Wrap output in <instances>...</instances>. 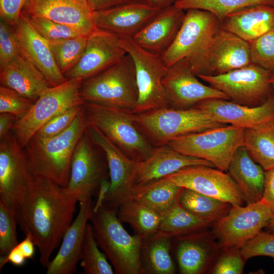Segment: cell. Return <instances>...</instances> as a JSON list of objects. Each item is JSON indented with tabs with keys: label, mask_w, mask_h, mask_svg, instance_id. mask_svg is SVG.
I'll return each mask as SVG.
<instances>
[{
	"label": "cell",
	"mask_w": 274,
	"mask_h": 274,
	"mask_svg": "<svg viewBox=\"0 0 274 274\" xmlns=\"http://www.w3.org/2000/svg\"><path fill=\"white\" fill-rule=\"evenodd\" d=\"M222 28L221 21L212 13L200 9L186 11L184 20L172 45L162 55L166 66L194 57Z\"/></svg>",
	"instance_id": "15"
},
{
	"label": "cell",
	"mask_w": 274,
	"mask_h": 274,
	"mask_svg": "<svg viewBox=\"0 0 274 274\" xmlns=\"http://www.w3.org/2000/svg\"><path fill=\"white\" fill-rule=\"evenodd\" d=\"M179 202L188 212L212 224L225 216L232 207L228 202L184 188Z\"/></svg>",
	"instance_id": "35"
},
{
	"label": "cell",
	"mask_w": 274,
	"mask_h": 274,
	"mask_svg": "<svg viewBox=\"0 0 274 274\" xmlns=\"http://www.w3.org/2000/svg\"><path fill=\"white\" fill-rule=\"evenodd\" d=\"M188 62L197 77L221 75L252 63L249 43L222 27Z\"/></svg>",
	"instance_id": "9"
},
{
	"label": "cell",
	"mask_w": 274,
	"mask_h": 274,
	"mask_svg": "<svg viewBox=\"0 0 274 274\" xmlns=\"http://www.w3.org/2000/svg\"><path fill=\"white\" fill-rule=\"evenodd\" d=\"M211 224L185 210L178 201L161 215L158 230L174 237L204 230Z\"/></svg>",
	"instance_id": "36"
},
{
	"label": "cell",
	"mask_w": 274,
	"mask_h": 274,
	"mask_svg": "<svg viewBox=\"0 0 274 274\" xmlns=\"http://www.w3.org/2000/svg\"><path fill=\"white\" fill-rule=\"evenodd\" d=\"M11 27L19 53L41 72L51 86L67 80L57 65L48 41L36 30L22 12L18 22Z\"/></svg>",
	"instance_id": "21"
},
{
	"label": "cell",
	"mask_w": 274,
	"mask_h": 274,
	"mask_svg": "<svg viewBox=\"0 0 274 274\" xmlns=\"http://www.w3.org/2000/svg\"><path fill=\"white\" fill-rule=\"evenodd\" d=\"M211 270L213 274H241L243 273L245 260L240 249L225 248Z\"/></svg>",
	"instance_id": "46"
},
{
	"label": "cell",
	"mask_w": 274,
	"mask_h": 274,
	"mask_svg": "<svg viewBox=\"0 0 274 274\" xmlns=\"http://www.w3.org/2000/svg\"><path fill=\"white\" fill-rule=\"evenodd\" d=\"M273 217L272 210L262 200L246 206H232L225 216L214 223V235L223 249H240Z\"/></svg>",
	"instance_id": "13"
},
{
	"label": "cell",
	"mask_w": 274,
	"mask_h": 274,
	"mask_svg": "<svg viewBox=\"0 0 274 274\" xmlns=\"http://www.w3.org/2000/svg\"><path fill=\"white\" fill-rule=\"evenodd\" d=\"M87 40L88 37L81 36L48 41L57 65L63 75L79 61L85 50Z\"/></svg>",
	"instance_id": "38"
},
{
	"label": "cell",
	"mask_w": 274,
	"mask_h": 274,
	"mask_svg": "<svg viewBox=\"0 0 274 274\" xmlns=\"http://www.w3.org/2000/svg\"><path fill=\"white\" fill-rule=\"evenodd\" d=\"M130 117L154 147L166 145L181 136L226 125L196 107L186 109L163 108L130 113Z\"/></svg>",
	"instance_id": "5"
},
{
	"label": "cell",
	"mask_w": 274,
	"mask_h": 274,
	"mask_svg": "<svg viewBox=\"0 0 274 274\" xmlns=\"http://www.w3.org/2000/svg\"><path fill=\"white\" fill-rule=\"evenodd\" d=\"M83 108L88 125L98 128L122 152L139 162L147 159L154 147L139 129L130 113L85 102Z\"/></svg>",
	"instance_id": "6"
},
{
	"label": "cell",
	"mask_w": 274,
	"mask_h": 274,
	"mask_svg": "<svg viewBox=\"0 0 274 274\" xmlns=\"http://www.w3.org/2000/svg\"><path fill=\"white\" fill-rule=\"evenodd\" d=\"M268 232L274 234V217L270 221L269 223L266 226Z\"/></svg>",
	"instance_id": "55"
},
{
	"label": "cell",
	"mask_w": 274,
	"mask_h": 274,
	"mask_svg": "<svg viewBox=\"0 0 274 274\" xmlns=\"http://www.w3.org/2000/svg\"><path fill=\"white\" fill-rule=\"evenodd\" d=\"M258 5L274 6V0H176L174 4L184 11L195 9L210 12L220 21L239 10Z\"/></svg>",
	"instance_id": "37"
},
{
	"label": "cell",
	"mask_w": 274,
	"mask_h": 274,
	"mask_svg": "<svg viewBox=\"0 0 274 274\" xmlns=\"http://www.w3.org/2000/svg\"><path fill=\"white\" fill-rule=\"evenodd\" d=\"M176 243V258L182 274L204 273L219 246L204 230L174 236Z\"/></svg>",
	"instance_id": "26"
},
{
	"label": "cell",
	"mask_w": 274,
	"mask_h": 274,
	"mask_svg": "<svg viewBox=\"0 0 274 274\" xmlns=\"http://www.w3.org/2000/svg\"><path fill=\"white\" fill-rule=\"evenodd\" d=\"M261 200L274 213V168L264 172V192Z\"/></svg>",
	"instance_id": "49"
},
{
	"label": "cell",
	"mask_w": 274,
	"mask_h": 274,
	"mask_svg": "<svg viewBox=\"0 0 274 274\" xmlns=\"http://www.w3.org/2000/svg\"><path fill=\"white\" fill-rule=\"evenodd\" d=\"M160 10L174 5L176 0H138Z\"/></svg>",
	"instance_id": "54"
},
{
	"label": "cell",
	"mask_w": 274,
	"mask_h": 274,
	"mask_svg": "<svg viewBox=\"0 0 274 274\" xmlns=\"http://www.w3.org/2000/svg\"><path fill=\"white\" fill-rule=\"evenodd\" d=\"M83 79H68L47 88L33 103L28 113L17 120L11 130L24 148L36 133L56 115L85 101L80 92Z\"/></svg>",
	"instance_id": "8"
},
{
	"label": "cell",
	"mask_w": 274,
	"mask_h": 274,
	"mask_svg": "<svg viewBox=\"0 0 274 274\" xmlns=\"http://www.w3.org/2000/svg\"><path fill=\"white\" fill-rule=\"evenodd\" d=\"M94 145L86 129L72 156L70 179L64 188L78 202L92 198L97 194L101 181L108 179V162L103 161Z\"/></svg>",
	"instance_id": "14"
},
{
	"label": "cell",
	"mask_w": 274,
	"mask_h": 274,
	"mask_svg": "<svg viewBox=\"0 0 274 274\" xmlns=\"http://www.w3.org/2000/svg\"><path fill=\"white\" fill-rule=\"evenodd\" d=\"M166 177L182 188L224 201L232 206H243L246 203L238 187L229 175L213 167L187 166Z\"/></svg>",
	"instance_id": "17"
},
{
	"label": "cell",
	"mask_w": 274,
	"mask_h": 274,
	"mask_svg": "<svg viewBox=\"0 0 274 274\" xmlns=\"http://www.w3.org/2000/svg\"><path fill=\"white\" fill-rule=\"evenodd\" d=\"M32 178L24 148L11 131L0 139V202L17 218Z\"/></svg>",
	"instance_id": "12"
},
{
	"label": "cell",
	"mask_w": 274,
	"mask_h": 274,
	"mask_svg": "<svg viewBox=\"0 0 274 274\" xmlns=\"http://www.w3.org/2000/svg\"><path fill=\"white\" fill-rule=\"evenodd\" d=\"M116 213L121 222L129 224L135 234L143 237L159 230L161 215L134 198L123 202Z\"/></svg>",
	"instance_id": "34"
},
{
	"label": "cell",
	"mask_w": 274,
	"mask_h": 274,
	"mask_svg": "<svg viewBox=\"0 0 274 274\" xmlns=\"http://www.w3.org/2000/svg\"><path fill=\"white\" fill-rule=\"evenodd\" d=\"M16 215L0 202V255L6 256L18 244Z\"/></svg>",
	"instance_id": "42"
},
{
	"label": "cell",
	"mask_w": 274,
	"mask_h": 274,
	"mask_svg": "<svg viewBox=\"0 0 274 274\" xmlns=\"http://www.w3.org/2000/svg\"><path fill=\"white\" fill-rule=\"evenodd\" d=\"M270 83L274 91V72L271 73L270 78Z\"/></svg>",
	"instance_id": "56"
},
{
	"label": "cell",
	"mask_w": 274,
	"mask_h": 274,
	"mask_svg": "<svg viewBox=\"0 0 274 274\" xmlns=\"http://www.w3.org/2000/svg\"><path fill=\"white\" fill-rule=\"evenodd\" d=\"M222 27L249 43L274 27V6L258 5L243 8L226 16Z\"/></svg>",
	"instance_id": "29"
},
{
	"label": "cell",
	"mask_w": 274,
	"mask_h": 274,
	"mask_svg": "<svg viewBox=\"0 0 274 274\" xmlns=\"http://www.w3.org/2000/svg\"><path fill=\"white\" fill-rule=\"evenodd\" d=\"M244 146L265 171L274 168V117L256 127L245 129Z\"/></svg>",
	"instance_id": "33"
},
{
	"label": "cell",
	"mask_w": 274,
	"mask_h": 274,
	"mask_svg": "<svg viewBox=\"0 0 274 274\" xmlns=\"http://www.w3.org/2000/svg\"><path fill=\"white\" fill-rule=\"evenodd\" d=\"M80 92L85 102L132 113L138 101V90L131 56L127 54L108 68L83 80Z\"/></svg>",
	"instance_id": "3"
},
{
	"label": "cell",
	"mask_w": 274,
	"mask_h": 274,
	"mask_svg": "<svg viewBox=\"0 0 274 274\" xmlns=\"http://www.w3.org/2000/svg\"><path fill=\"white\" fill-rule=\"evenodd\" d=\"M182 189V187L165 177L145 184L134 185L130 198L162 215L179 201Z\"/></svg>",
	"instance_id": "32"
},
{
	"label": "cell",
	"mask_w": 274,
	"mask_h": 274,
	"mask_svg": "<svg viewBox=\"0 0 274 274\" xmlns=\"http://www.w3.org/2000/svg\"><path fill=\"white\" fill-rule=\"evenodd\" d=\"M252 63L274 72V27L248 43Z\"/></svg>",
	"instance_id": "40"
},
{
	"label": "cell",
	"mask_w": 274,
	"mask_h": 274,
	"mask_svg": "<svg viewBox=\"0 0 274 274\" xmlns=\"http://www.w3.org/2000/svg\"><path fill=\"white\" fill-rule=\"evenodd\" d=\"M83 106L71 107L56 115L44 125L34 136L48 139L62 133L72 124Z\"/></svg>",
	"instance_id": "44"
},
{
	"label": "cell",
	"mask_w": 274,
	"mask_h": 274,
	"mask_svg": "<svg viewBox=\"0 0 274 274\" xmlns=\"http://www.w3.org/2000/svg\"><path fill=\"white\" fill-rule=\"evenodd\" d=\"M18 53L17 41L12 27L1 19L0 67L7 64Z\"/></svg>",
	"instance_id": "47"
},
{
	"label": "cell",
	"mask_w": 274,
	"mask_h": 274,
	"mask_svg": "<svg viewBox=\"0 0 274 274\" xmlns=\"http://www.w3.org/2000/svg\"><path fill=\"white\" fill-rule=\"evenodd\" d=\"M173 237L159 230L143 238L140 261L142 274H174L170 250Z\"/></svg>",
	"instance_id": "31"
},
{
	"label": "cell",
	"mask_w": 274,
	"mask_h": 274,
	"mask_svg": "<svg viewBox=\"0 0 274 274\" xmlns=\"http://www.w3.org/2000/svg\"><path fill=\"white\" fill-rule=\"evenodd\" d=\"M26 259L17 245L6 256H0V269L1 270L5 264L9 262L15 266H22Z\"/></svg>",
	"instance_id": "50"
},
{
	"label": "cell",
	"mask_w": 274,
	"mask_h": 274,
	"mask_svg": "<svg viewBox=\"0 0 274 274\" xmlns=\"http://www.w3.org/2000/svg\"><path fill=\"white\" fill-rule=\"evenodd\" d=\"M273 260H274V258H273Z\"/></svg>",
	"instance_id": "57"
},
{
	"label": "cell",
	"mask_w": 274,
	"mask_h": 274,
	"mask_svg": "<svg viewBox=\"0 0 274 274\" xmlns=\"http://www.w3.org/2000/svg\"><path fill=\"white\" fill-rule=\"evenodd\" d=\"M16 121V117L12 114L0 113V139L11 131Z\"/></svg>",
	"instance_id": "51"
},
{
	"label": "cell",
	"mask_w": 274,
	"mask_h": 274,
	"mask_svg": "<svg viewBox=\"0 0 274 274\" xmlns=\"http://www.w3.org/2000/svg\"><path fill=\"white\" fill-rule=\"evenodd\" d=\"M92 142L100 148L107 159L110 185L103 204L117 211L131 196L137 162L127 157L96 127L88 125Z\"/></svg>",
	"instance_id": "16"
},
{
	"label": "cell",
	"mask_w": 274,
	"mask_h": 274,
	"mask_svg": "<svg viewBox=\"0 0 274 274\" xmlns=\"http://www.w3.org/2000/svg\"><path fill=\"white\" fill-rule=\"evenodd\" d=\"M1 86L11 89L35 102L49 87L41 72L19 53L0 67Z\"/></svg>",
	"instance_id": "28"
},
{
	"label": "cell",
	"mask_w": 274,
	"mask_h": 274,
	"mask_svg": "<svg viewBox=\"0 0 274 274\" xmlns=\"http://www.w3.org/2000/svg\"><path fill=\"white\" fill-rule=\"evenodd\" d=\"M161 10L138 0L96 11L98 29L120 38H133Z\"/></svg>",
	"instance_id": "22"
},
{
	"label": "cell",
	"mask_w": 274,
	"mask_h": 274,
	"mask_svg": "<svg viewBox=\"0 0 274 274\" xmlns=\"http://www.w3.org/2000/svg\"><path fill=\"white\" fill-rule=\"evenodd\" d=\"M18 247L26 259L32 258L35 253V243L29 235L18 244Z\"/></svg>",
	"instance_id": "53"
},
{
	"label": "cell",
	"mask_w": 274,
	"mask_h": 274,
	"mask_svg": "<svg viewBox=\"0 0 274 274\" xmlns=\"http://www.w3.org/2000/svg\"><path fill=\"white\" fill-rule=\"evenodd\" d=\"M120 39L122 46L131 56L135 65L138 98L132 113L170 107L162 83L166 67L161 56L142 49L133 38Z\"/></svg>",
	"instance_id": "10"
},
{
	"label": "cell",
	"mask_w": 274,
	"mask_h": 274,
	"mask_svg": "<svg viewBox=\"0 0 274 274\" xmlns=\"http://www.w3.org/2000/svg\"><path fill=\"white\" fill-rule=\"evenodd\" d=\"M88 126L83 106L72 124L62 133L48 139L33 135L24 148L31 176L66 187L74 151Z\"/></svg>",
	"instance_id": "2"
},
{
	"label": "cell",
	"mask_w": 274,
	"mask_h": 274,
	"mask_svg": "<svg viewBox=\"0 0 274 274\" xmlns=\"http://www.w3.org/2000/svg\"><path fill=\"white\" fill-rule=\"evenodd\" d=\"M227 172L238 187L246 204L261 200L265 170L254 161L244 146L236 151Z\"/></svg>",
	"instance_id": "30"
},
{
	"label": "cell",
	"mask_w": 274,
	"mask_h": 274,
	"mask_svg": "<svg viewBox=\"0 0 274 274\" xmlns=\"http://www.w3.org/2000/svg\"><path fill=\"white\" fill-rule=\"evenodd\" d=\"M33 103L15 91L1 86L0 113L12 114L18 120L28 113Z\"/></svg>",
	"instance_id": "43"
},
{
	"label": "cell",
	"mask_w": 274,
	"mask_h": 274,
	"mask_svg": "<svg viewBox=\"0 0 274 274\" xmlns=\"http://www.w3.org/2000/svg\"><path fill=\"white\" fill-rule=\"evenodd\" d=\"M77 202L64 187L51 180L33 177L17 222L38 248L40 262L43 267L49 264L51 255L72 223Z\"/></svg>",
	"instance_id": "1"
},
{
	"label": "cell",
	"mask_w": 274,
	"mask_h": 274,
	"mask_svg": "<svg viewBox=\"0 0 274 274\" xmlns=\"http://www.w3.org/2000/svg\"><path fill=\"white\" fill-rule=\"evenodd\" d=\"M94 236L93 227L88 223L85 233L81 257V266L85 274H113L106 254L100 252Z\"/></svg>",
	"instance_id": "39"
},
{
	"label": "cell",
	"mask_w": 274,
	"mask_h": 274,
	"mask_svg": "<svg viewBox=\"0 0 274 274\" xmlns=\"http://www.w3.org/2000/svg\"><path fill=\"white\" fill-rule=\"evenodd\" d=\"M197 77L185 58L166 67L162 83L170 108L189 109L210 98L229 100L224 93L203 84Z\"/></svg>",
	"instance_id": "18"
},
{
	"label": "cell",
	"mask_w": 274,
	"mask_h": 274,
	"mask_svg": "<svg viewBox=\"0 0 274 274\" xmlns=\"http://www.w3.org/2000/svg\"><path fill=\"white\" fill-rule=\"evenodd\" d=\"M127 54L116 35L98 29L88 37L84 52L78 63L64 75L83 80L115 64Z\"/></svg>",
	"instance_id": "20"
},
{
	"label": "cell",
	"mask_w": 274,
	"mask_h": 274,
	"mask_svg": "<svg viewBox=\"0 0 274 274\" xmlns=\"http://www.w3.org/2000/svg\"><path fill=\"white\" fill-rule=\"evenodd\" d=\"M194 107L220 123L244 129L256 127L274 117L273 95L255 107L244 106L223 98L207 99Z\"/></svg>",
	"instance_id": "23"
},
{
	"label": "cell",
	"mask_w": 274,
	"mask_h": 274,
	"mask_svg": "<svg viewBox=\"0 0 274 274\" xmlns=\"http://www.w3.org/2000/svg\"><path fill=\"white\" fill-rule=\"evenodd\" d=\"M271 73L253 63L216 76L197 77L223 92L237 104L255 107L273 95L270 83Z\"/></svg>",
	"instance_id": "11"
},
{
	"label": "cell",
	"mask_w": 274,
	"mask_h": 274,
	"mask_svg": "<svg viewBox=\"0 0 274 274\" xmlns=\"http://www.w3.org/2000/svg\"><path fill=\"white\" fill-rule=\"evenodd\" d=\"M240 251L245 261L256 256L274 258V234L260 231L240 248Z\"/></svg>",
	"instance_id": "45"
},
{
	"label": "cell",
	"mask_w": 274,
	"mask_h": 274,
	"mask_svg": "<svg viewBox=\"0 0 274 274\" xmlns=\"http://www.w3.org/2000/svg\"><path fill=\"white\" fill-rule=\"evenodd\" d=\"M80 209L65 233L60 248L47 266V274H72L81 260L85 230L93 212L92 198L79 201Z\"/></svg>",
	"instance_id": "24"
},
{
	"label": "cell",
	"mask_w": 274,
	"mask_h": 274,
	"mask_svg": "<svg viewBox=\"0 0 274 274\" xmlns=\"http://www.w3.org/2000/svg\"><path fill=\"white\" fill-rule=\"evenodd\" d=\"M199 165L215 167L208 161L184 155L167 145L155 147L147 159L137 162L134 185L164 178L187 166Z\"/></svg>",
	"instance_id": "27"
},
{
	"label": "cell",
	"mask_w": 274,
	"mask_h": 274,
	"mask_svg": "<svg viewBox=\"0 0 274 274\" xmlns=\"http://www.w3.org/2000/svg\"><path fill=\"white\" fill-rule=\"evenodd\" d=\"M22 12L69 26L89 37L98 28L88 0H26Z\"/></svg>",
	"instance_id": "19"
},
{
	"label": "cell",
	"mask_w": 274,
	"mask_h": 274,
	"mask_svg": "<svg viewBox=\"0 0 274 274\" xmlns=\"http://www.w3.org/2000/svg\"><path fill=\"white\" fill-rule=\"evenodd\" d=\"M245 129L224 125L175 138L166 145L179 153L212 163L227 172L236 151L244 146Z\"/></svg>",
	"instance_id": "7"
},
{
	"label": "cell",
	"mask_w": 274,
	"mask_h": 274,
	"mask_svg": "<svg viewBox=\"0 0 274 274\" xmlns=\"http://www.w3.org/2000/svg\"><path fill=\"white\" fill-rule=\"evenodd\" d=\"M89 221L98 246L118 274H142L140 251L143 237L124 229L116 211L104 205L93 211Z\"/></svg>",
	"instance_id": "4"
},
{
	"label": "cell",
	"mask_w": 274,
	"mask_h": 274,
	"mask_svg": "<svg viewBox=\"0 0 274 274\" xmlns=\"http://www.w3.org/2000/svg\"><path fill=\"white\" fill-rule=\"evenodd\" d=\"M130 1L131 0H88L93 9L96 11L108 9Z\"/></svg>",
	"instance_id": "52"
},
{
	"label": "cell",
	"mask_w": 274,
	"mask_h": 274,
	"mask_svg": "<svg viewBox=\"0 0 274 274\" xmlns=\"http://www.w3.org/2000/svg\"><path fill=\"white\" fill-rule=\"evenodd\" d=\"M24 14L36 30L47 41L83 36L69 26L47 18Z\"/></svg>",
	"instance_id": "41"
},
{
	"label": "cell",
	"mask_w": 274,
	"mask_h": 274,
	"mask_svg": "<svg viewBox=\"0 0 274 274\" xmlns=\"http://www.w3.org/2000/svg\"><path fill=\"white\" fill-rule=\"evenodd\" d=\"M26 0H0L1 19L11 26L18 21Z\"/></svg>",
	"instance_id": "48"
},
{
	"label": "cell",
	"mask_w": 274,
	"mask_h": 274,
	"mask_svg": "<svg viewBox=\"0 0 274 274\" xmlns=\"http://www.w3.org/2000/svg\"><path fill=\"white\" fill-rule=\"evenodd\" d=\"M185 11L175 5L161 10L134 37L133 41L145 50L161 56L174 42L183 23Z\"/></svg>",
	"instance_id": "25"
}]
</instances>
